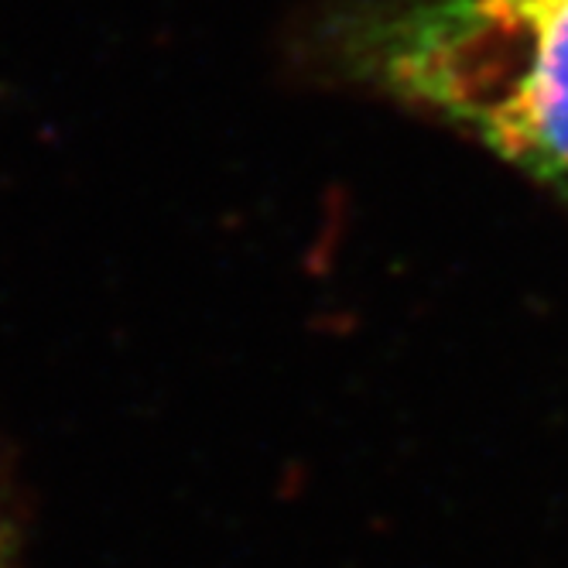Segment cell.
<instances>
[{
  "instance_id": "6da1fadb",
  "label": "cell",
  "mask_w": 568,
  "mask_h": 568,
  "mask_svg": "<svg viewBox=\"0 0 568 568\" xmlns=\"http://www.w3.org/2000/svg\"><path fill=\"white\" fill-rule=\"evenodd\" d=\"M336 52L568 192V0H363L343 14Z\"/></svg>"
},
{
  "instance_id": "7a4b0ae2",
  "label": "cell",
  "mask_w": 568,
  "mask_h": 568,
  "mask_svg": "<svg viewBox=\"0 0 568 568\" xmlns=\"http://www.w3.org/2000/svg\"><path fill=\"white\" fill-rule=\"evenodd\" d=\"M0 568H4V541H0Z\"/></svg>"
}]
</instances>
